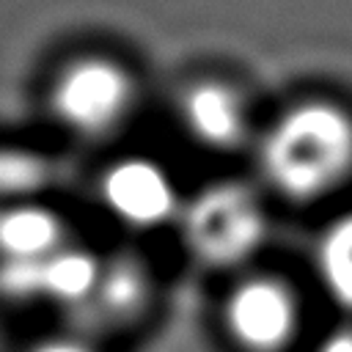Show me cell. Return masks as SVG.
<instances>
[{
  "label": "cell",
  "instance_id": "3957f363",
  "mask_svg": "<svg viewBox=\"0 0 352 352\" xmlns=\"http://www.w3.org/2000/svg\"><path fill=\"white\" fill-rule=\"evenodd\" d=\"M270 204L253 176H217L187 190L173 234L201 270L239 275L258 267L270 245Z\"/></svg>",
  "mask_w": 352,
  "mask_h": 352
},
{
  "label": "cell",
  "instance_id": "277c9868",
  "mask_svg": "<svg viewBox=\"0 0 352 352\" xmlns=\"http://www.w3.org/2000/svg\"><path fill=\"white\" fill-rule=\"evenodd\" d=\"M261 118L250 88L228 72H195L170 94L176 135L206 157L250 154Z\"/></svg>",
  "mask_w": 352,
  "mask_h": 352
},
{
  "label": "cell",
  "instance_id": "7a4b0ae2",
  "mask_svg": "<svg viewBox=\"0 0 352 352\" xmlns=\"http://www.w3.org/2000/svg\"><path fill=\"white\" fill-rule=\"evenodd\" d=\"M146 82L135 60L113 47H74L47 72L41 107L47 121L72 143H116L140 118Z\"/></svg>",
  "mask_w": 352,
  "mask_h": 352
},
{
  "label": "cell",
  "instance_id": "5b68a950",
  "mask_svg": "<svg viewBox=\"0 0 352 352\" xmlns=\"http://www.w3.org/2000/svg\"><path fill=\"white\" fill-rule=\"evenodd\" d=\"M217 324L234 352H292L305 336L302 294L286 275L250 267L231 275Z\"/></svg>",
  "mask_w": 352,
  "mask_h": 352
},
{
  "label": "cell",
  "instance_id": "8fae6325",
  "mask_svg": "<svg viewBox=\"0 0 352 352\" xmlns=\"http://www.w3.org/2000/svg\"><path fill=\"white\" fill-rule=\"evenodd\" d=\"M308 352H352V319L338 316L311 341Z\"/></svg>",
  "mask_w": 352,
  "mask_h": 352
},
{
  "label": "cell",
  "instance_id": "ba28073f",
  "mask_svg": "<svg viewBox=\"0 0 352 352\" xmlns=\"http://www.w3.org/2000/svg\"><path fill=\"white\" fill-rule=\"evenodd\" d=\"M308 267L316 292L352 319V206L333 212L314 234L308 250Z\"/></svg>",
  "mask_w": 352,
  "mask_h": 352
},
{
  "label": "cell",
  "instance_id": "30bf717a",
  "mask_svg": "<svg viewBox=\"0 0 352 352\" xmlns=\"http://www.w3.org/2000/svg\"><path fill=\"white\" fill-rule=\"evenodd\" d=\"M22 352H104V349H102L99 338L66 324L60 330H52V333L33 338Z\"/></svg>",
  "mask_w": 352,
  "mask_h": 352
},
{
  "label": "cell",
  "instance_id": "52a82bcc",
  "mask_svg": "<svg viewBox=\"0 0 352 352\" xmlns=\"http://www.w3.org/2000/svg\"><path fill=\"white\" fill-rule=\"evenodd\" d=\"M157 272L143 253L113 248L102 253V270L85 305L69 319V327L104 338L135 327L154 305Z\"/></svg>",
  "mask_w": 352,
  "mask_h": 352
},
{
  "label": "cell",
  "instance_id": "9c48e42d",
  "mask_svg": "<svg viewBox=\"0 0 352 352\" xmlns=\"http://www.w3.org/2000/svg\"><path fill=\"white\" fill-rule=\"evenodd\" d=\"M58 182V162L44 148L0 140V217L30 204L55 201Z\"/></svg>",
  "mask_w": 352,
  "mask_h": 352
},
{
  "label": "cell",
  "instance_id": "6da1fadb",
  "mask_svg": "<svg viewBox=\"0 0 352 352\" xmlns=\"http://www.w3.org/2000/svg\"><path fill=\"white\" fill-rule=\"evenodd\" d=\"M270 201L316 206L352 184V104L311 91L264 113L248 154Z\"/></svg>",
  "mask_w": 352,
  "mask_h": 352
},
{
  "label": "cell",
  "instance_id": "8992f818",
  "mask_svg": "<svg viewBox=\"0 0 352 352\" xmlns=\"http://www.w3.org/2000/svg\"><path fill=\"white\" fill-rule=\"evenodd\" d=\"M187 190L168 162L148 151H118L94 179V204L104 223L126 236L173 231Z\"/></svg>",
  "mask_w": 352,
  "mask_h": 352
}]
</instances>
